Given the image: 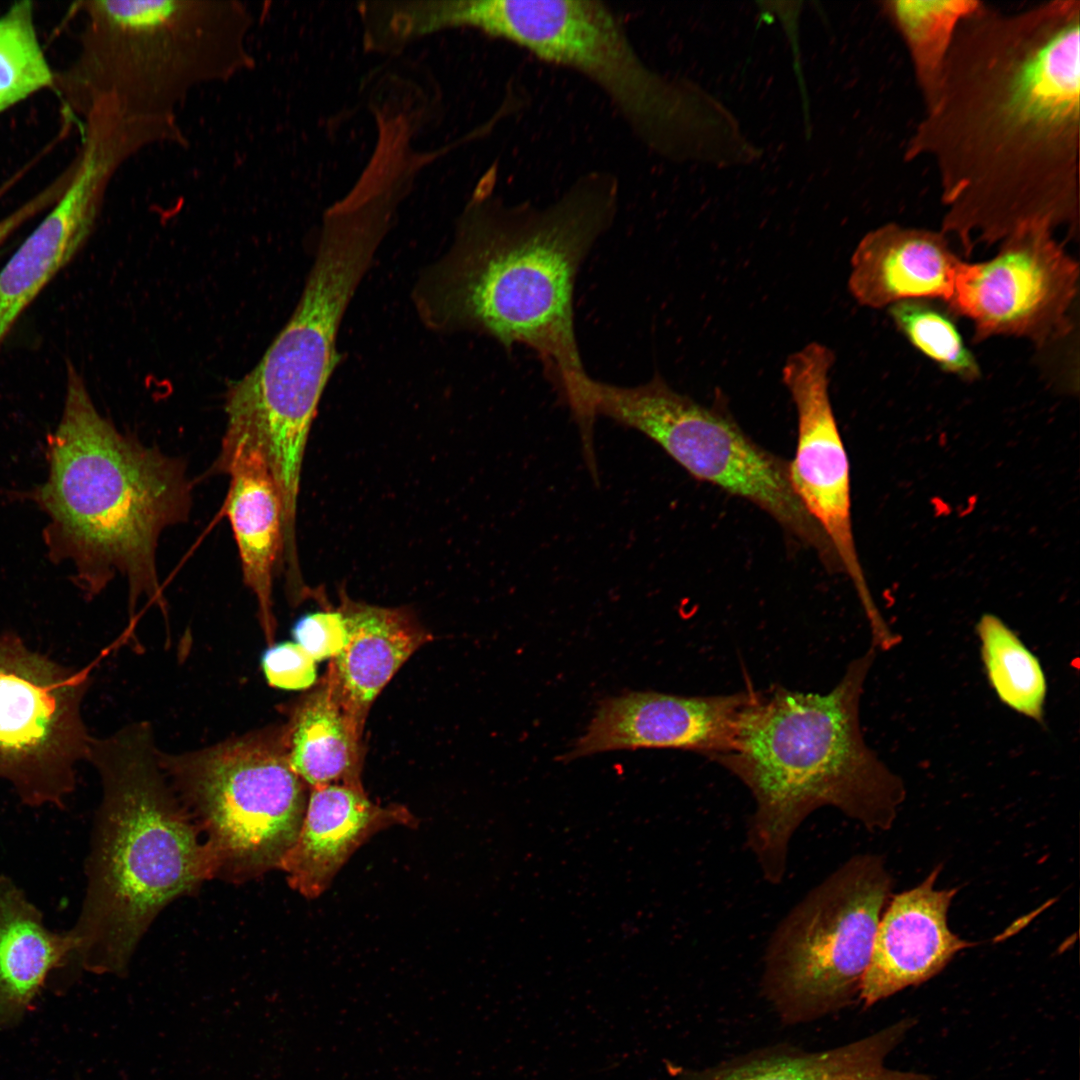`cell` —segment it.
I'll list each match as a JSON object with an SVG mask.
<instances>
[{
	"label": "cell",
	"instance_id": "1",
	"mask_svg": "<svg viewBox=\"0 0 1080 1080\" xmlns=\"http://www.w3.org/2000/svg\"><path fill=\"white\" fill-rule=\"evenodd\" d=\"M904 149L930 160L941 232L969 254L1019 228L1079 227L1080 1L980 2Z\"/></svg>",
	"mask_w": 1080,
	"mask_h": 1080
},
{
	"label": "cell",
	"instance_id": "2",
	"mask_svg": "<svg viewBox=\"0 0 1080 1080\" xmlns=\"http://www.w3.org/2000/svg\"><path fill=\"white\" fill-rule=\"evenodd\" d=\"M495 170L476 187L449 250L418 278L416 312L433 332H476L508 350H533L578 429L587 430L595 421L592 378L576 340L574 289L615 219L618 180L590 171L545 207L511 205L493 193Z\"/></svg>",
	"mask_w": 1080,
	"mask_h": 1080
},
{
	"label": "cell",
	"instance_id": "3",
	"mask_svg": "<svg viewBox=\"0 0 1080 1080\" xmlns=\"http://www.w3.org/2000/svg\"><path fill=\"white\" fill-rule=\"evenodd\" d=\"M875 656L871 646L825 694L777 684L756 691L731 749L709 758L752 794L747 845L768 883L784 879L790 841L815 810L837 808L871 831L890 829L897 817L903 780L867 746L860 727Z\"/></svg>",
	"mask_w": 1080,
	"mask_h": 1080
},
{
	"label": "cell",
	"instance_id": "4",
	"mask_svg": "<svg viewBox=\"0 0 1080 1080\" xmlns=\"http://www.w3.org/2000/svg\"><path fill=\"white\" fill-rule=\"evenodd\" d=\"M47 459L48 477L35 497L49 519L51 554L72 563L87 596L119 573L128 583L131 616L142 597L164 611L156 550L166 528L189 518L193 485L183 459L120 432L71 364Z\"/></svg>",
	"mask_w": 1080,
	"mask_h": 1080
},
{
	"label": "cell",
	"instance_id": "5",
	"mask_svg": "<svg viewBox=\"0 0 1080 1080\" xmlns=\"http://www.w3.org/2000/svg\"><path fill=\"white\" fill-rule=\"evenodd\" d=\"M158 752L145 722L93 738L88 760L99 773L102 797L84 897L68 929L74 967L122 973L156 916L212 879L197 826L168 786Z\"/></svg>",
	"mask_w": 1080,
	"mask_h": 1080
},
{
	"label": "cell",
	"instance_id": "6",
	"mask_svg": "<svg viewBox=\"0 0 1080 1080\" xmlns=\"http://www.w3.org/2000/svg\"><path fill=\"white\" fill-rule=\"evenodd\" d=\"M454 19L583 75L608 97L634 136L665 158L716 162L734 134L735 119L720 103L644 61L602 1H460Z\"/></svg>",
	"mask_w": 1080,
	"mask_h": 1080
},
{
	"label": "cell",
	"instance_id": "7",
	"mask_svg": "<svg viewBox=\"0 0 1080 1080\" xmlns=\"http://www.w3.org/2000/svg\"><path fill=\"white\" fill-rule=\"evenodd\" d=\"M378 215L330 208L300 300L259 363L225 395V434L263 451L279 489L300 488L308 435L339 357L345 310L387 230Z\"/></svg>",
	"mask_w": 1080,
	"mask_h": 1080
},
{
	"label": "cell",
	"instance_id": "8",
	"mask_svg": "<svg viewBox=\"0 0 1080 1080\" xmlns=\"http://www.w3.org/2000/svg\"><path fill=\"white\" fill-rule=\"evenodd\" d=\"M86 104L113 98L129 117L177 119L195 89L255 67L249 8L236 0H95L82 7Z\"/></svg>",
	"mask_w": 1080,
	"mask_h": 1080
},
{
	"label": "cell",
	"instance_id": "9",
	"mask_svg": "<svg viewBox=\"0 0 1080 1080\" xmlns=\"http://www.w3.org/2000/svg\"><path fill=\"white\" fill-rule=\"evenodd\" d=\"M158 760L205 833L212 878L242 883L279 867L309 795L289 764L284 731L184 754L158 752Z\"/></svg>",
	"mask_w": 1080,
	"mask_h": 1080
},
{
	"label": "cell",
	"instance_id": "10",
	"mask_svg": "<svg viewBox=\"0 0 1080 1080\" xmlns=\"http://www.w3.org/2000/svg\"><path fill=\"white\" fill-rule=\"evenodd\" d=\"M592 398L596 416L641 432L694 478L752 503L837 569L829 541L794 490L789 462L756 443L728 412L674 390L658 372L633 387L594 380Z\"/></svg>",
	"mask_w": 1080,
	"mask_h": 1080
},
{
	"label": "cell",
	"instance_id": "11",
	"mask_svg": "<svg viewBox=\"0 0 1080 1080\" xmlns=\"http://www.w3.org/2000/svg\"><path fill=\"white\" fill-rule=\"evenodd\" d=\"M891 887L881 856L856 855L784 917L764 958L766 991L784 1012H823L859 992Z\"/></svg>",
	"mask_w": 1080,
	"mask_h": 1080
},
{
	"label": "cell",
	"instance_id": "12",
	"mask_svg": "<svg viewBox=\"0 0 1080 1080\" xmlns=\"http://www.w3.org/2000/svg\"><path fill=\"white\" fill-rule=\"evenodd\" d=\"M89 669L66 667L0 634V780L31 808L64 809L93 738L81 715Z\"/></svg>",
	"mask_w": 1080,
	"mask_h": 1080
},
{
	"label": "cell",
	"instance_id": "13",
	"mask_svg": "<svg viewBox=\"0 0 1080 1080\" xmlns=\"http://www.w3.org/2000/svg\"><path fill=\"white\" fill-rule=\"evenodd\" d=\"M1000 243L991 259L961 263L950 310L972 322L977 341L1014 336L1043 346L1066 337L1078 263L1044 225L1019 228Z\"/></svg>",
	"mask_w": 1080,
	"mask_h": 1080
},
{
	"label": "cell",
	"instance_id": "14",
	"mask_svg": "<svg viewBox=\"0 0 1080 1080\" xmlns=\"http://www.w3.org/2000/svg\"><path fill=\"white\" fill-rule=\"evenodd\" d=\"M834 361L832 349L814 341L791 353L783 365L782 381L797 414L790 476L799 500L829 541L840 570L851 580L870 629L876 630L885 619L868 587L854 541L849 460L829 394Z\"/></svg>",
	"mask_w": 1080,
	"mask_h": 1080
},
{
	"label": "cell",
	"instance_id": "15",
	"mask_svg": "<svg viewBox=\"0 0 1080 1080\" xmlns=\"http://www.w3.org/2000/svg\"><path fill=\"white\" fill-rule=\"evenodd\" d=\"M755 694L752 689L708 696L638 691L608 697L560 759L642 748L688 750L709 759L731 749Z\"/></svg>",
	"mask_w": 1080,
	"mask_h": 1080
},
{
	"label": "cell",
	"instance_id": "16",
	"mask_svg": "<svg viewBox=\"0 0 1080 1080\" xmlns=\"http://www.w3.org/2000/svg\"><path fill=\"white\" fill-rule=\"evenodd\" d=\"M122 165L110 145L82 143L63 193L0 270V347L21 314L86 242Z\"/></svg>",
	"mask_w": 1080,
	"mask_h": 1080
},
{
	"label": "cell",
	"instance_id": "17",
	"mask_svg": "<svg viewBox=\"0 0 1080 1080\" xmlns=\"http://www.w3.org/2000/svg\"><path fill=\"white\" fill-rule=\"evenodd\" d=\"M942 865L916 887L894 895L879 920L859 995L866 1007L940 973L954 956L976 945L948 926L957 888L936 889Z\"/></svg>",
	"mask_w": 1080,
	"mask_h": 1080
},
{
	"label": "cell",
	"instance_id": "18",
	"mask_svg": "<svg viewBox=\"0 0 1080 1080\" xmlns=\"http://www.w3.org/2000/svg\"><path fill=\"white\" fill-rule=\"evenodd\" d=\"M213 470L230 476L225 513L244 583L257 600L259 621L271 645L276 632L273 579L281 571L283 556V512L277 485L260 447L242 440H222Z\"/></svg>",
	"mask_w": 1080,
	"mask_h": 1080
},
{
	"label": "cell",
	"instance_id": "19",
	"mask_svg": "<svg viewBox=\"0 0 1080 1080\" xmlns=\"http://www.w3.org/2000/svg\"><path fill=\"white\" fill-rule=\"evenodd\" d=\"M394 825L414 827L417 821L404 807L373 803L363 788H311L297 837L278 868L287 874L291 888L314 899L362 844Z\"/></svg>",
	"mask_w": 1080,
	"mask_h": 1080
},
{
	"label": "cell",
	"instance_id": "20",
	"mask_svg": "<svg viewBox=\"0 0 1080 1080\" xmlns=\"http://www.w3.org/2000/svg\"><path fill=\"white\" fill-rule=\"evenodd\" d=\"M962 262L943 232L889 223L868 232L854 249L848 290L874 309L907 300L948 303Z\"/></svg>",
	"mask_w": 1080,
	"mask_h": 1080
},
{
	"label": "cell",
	"instance_id": "21",
	"mask_svg": "<svg viewBox=\"0 0 1080 1080\" xmlns=\"http://www.w3.org/2000/svg\"><path fill=\"white\" fill-rule=\"evenodd\" d=\"M346 643L331 660L326 677L345 713L362 734L369 709L400 667L431 635L406 608L351 600L340 605Z\"/></svg>",
	"mask_w": 1080,
	"mask_h": 1080
},
{
	"label": "cell",
	"instance_id": "22",
	"mask_svg": "<svg viewBox=\"0 0 1080 1080\" xmlns=\"http://www.w3.org/2000/svg\"><path fill=\"white\" fill-rule=\"evenodd\" d=\"M74 951L69 930L48 928L24 889L0 872V1026L30 1007L52 972L73 966Z\"/></svg>",
	"mask_w": 1080,
	"mask_h": 1080
},
{
	"label": "cell",
	"instance_id": "23",
	"mask_svg": "<svg viewBox=\"0 0 1080 1080\" xmlns=\"http://www.w3.org/2000/svg\"><path fill=\"white\" fill-rule=\"evenodd\" d=\"M361 736L325 676L284 730L289 764L310 789L331 784L362 788Z\"/></svg>",
	"mask_w": 1080,
	"mask_h": 1080
},
{
	"label": "cell",
	"instance_id": "24",
	"mask_svg": "<svg viewBox=\"0 0 1080 1080\" xmlns=\"http://www.w3.org/2000/svg\"><path fill=\"white\" fill-rule=\"evenodd\" d=\"M915 1025L911 1017L849 1045L826 1052L770 1057L730 1067L703 1080H933L888 1068L887 1055Z\"/></svg>",
	"mask_w": 1080,
	"mask_h": 1080
},
{
	"label": "cell",
	"instance_id": "25",
	"mask_svg": "<svg viewBox=\"0 0 1080 1080\" xmlns=\"http://www.w3.org/2000/svg\"><path fill=\"white\" fill-rule=\"evenodd\" d=\"M978 0H888L881 9L908 50L925 106L935 97L960 22Z\"/></svg>",
	"mask_w": 1080,
	"mask_h": 1080
},
{
	"label": "cell",
	"instance_id": "26",
	"mask_svg": "<svg viewBox=\"0 0 1080 1080\" xmlns=\"http://www.w3.org/2000/svg\"><path fill=\"white\" fill-rule=\"evenodd\" d=\"M976 634L984 672L1000 702L1042 723L1048 687L1037 656L995 614L984 613L979 618Z\"/></svg>",
	"mask_w": 1080,
	"mask_h": 1080
},
{
	"label": "cell",
	"instance_id": "27",
	"mask_svg": "<svg viewBox=\"0 0 1080 1080\" xmlns=\"http://www.w3.org/2000/svg\"><path fill=\"white\" fill-rule=\"evenodd\" d=\"M53 82L38 40L33 4L15 3L0 17V114Z\"/></svg>",
	"mask_w": 1080,
	"mask_h": 1080
},
{
	"label": "cell",
	"instance_id": "28",
	"mask_svg": "<svg viewBox=\"0 0 1080 1080\" xmlns=\"http://www.w3.org/2000/svg\"><path fill=\"white\" fill-rule=\"evenodd\" d=\"M896 328L942 370L965 381L981 376L980 366L953 321L928 300H907L889 307Z\"/></svg>",
	"mask_w": 1080,
	"mask_h": 1080
},
{
	"label": "cell",
	"instance_id": "29",
	"mask_svg": "<svg viewBox=\"0 0 1080 1080\" xmlns=\"http://www.w3.org/2000/svg\"><path fill=\"white\" fill-rule=\"evenodd\" d=\"M292 636L315 662L335 658L343 649L347 629L339 608L301 616L292 627Z\"/></svg>",
	"mask_w": 1080,
	"mask_h": 1080
},
{
	"label": "cell",
	"instance_id": "30",
	"mask_svg": "<svg viewBox=\"0 0 1080 1080\" xmlns=\"http://www.w3.org/2000/svg\"><path fill=\"white\" fill-rule=\"evenodd\" d=\"M261 667L269 685L283 690L307 689L317 677L316 662L295 642L271 644L262 653Z\"/></svg>",
	"mask_w": 1080,
	"mask_h": 1080
},
{
	"label": "cell",
	"instance_id": "31",
	"mask_svg": "<svg viewBox=\"0 0 1080 1080\" xmlns=\"http://www.w3.org/2000/svg\"><path fill=\"white\" fill-rule=\"evenodd\" d=\"M19 176L16 175L0 187V200L17 182ZM63 189V184L55 180L32 199L0 219V246L25 222L46 209V207L53 205L62 194Z\"/></svg>",
	"mask_w": 1080,
	"mask_h": 1080
}]
</instances>
